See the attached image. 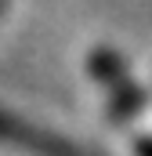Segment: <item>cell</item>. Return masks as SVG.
<instances>
[{"instance_id":"cell-1","label":"cell","mask_w":152,"mask_h":156,"mask_svg":"<svg viewBox=\"0 0 152 156\" xmlns=\"http://www.w3.org/2000/svg\"><path fill=\"white\" fill-rule=\"evenodd\" d=\"M0 145L4 149H15L22 156H105L91 145H80L73 138L51 131V127H40L33 120H22L11 109H0Z\"/></svg>"},{"instance_id":"cell-2","label":"cell","mask_w":152,"mask_h":156,"mask_svg":"<svg viewBox=\"0 0 152 156\" xmlns=\"http://www.w3.org/2000/svg\"><path fill=\"white\" fill-rule=\"evenodd\" d=\"M87 69H91V76L98 80V87L105 91L112 116L130 120V116H138V113H145L149 94L141 91V83L130 76L127 62L116 55L112 47H94L91 58H87Z\"/></svg>"},{"instance_id":"cell-3","label":"cell","mask_w":152,"mask_h":156,"mask_svg":"<svg viewBox=\"0 0 152 156\" xmlns=\"http://www.w3.org/2000/svg\"><path fill=\"white\" fill-rule=\"evenodd\" d=\"M134 153H138V156H152V134H138Z\"/></svg>"}]
</instances>
